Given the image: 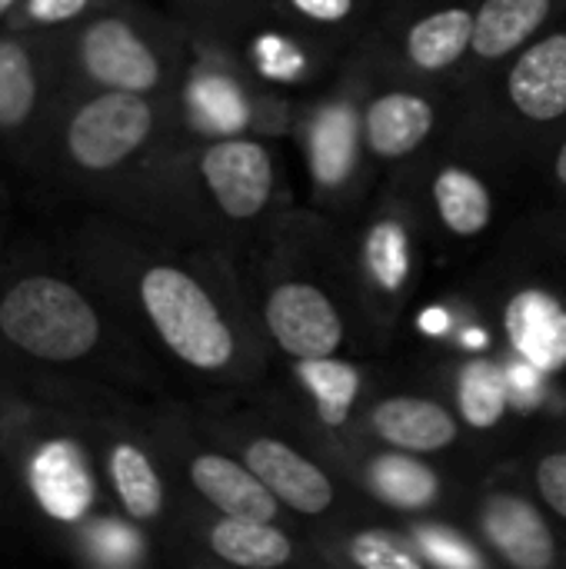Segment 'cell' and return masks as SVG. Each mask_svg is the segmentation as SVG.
Segmentation results:
<instances>
[{
  "label": "cell",
  "instance_id": "cell-1",
  "mask_svg": "<svg viewBox=\"0 0 566 569\" xmlns=\"http://www.w3.org/2000/svg\"><path fill=\"white\" fill-rule=\"evenodd\" d=\"M63 250L140 337L163 377L187 383L200 407L257 393L270 343L234 257L110 210L87 213L67 230Z\"/></svg>",
  "mask_w": 566,
  "mask_h": 569
},
{
  "label": "cell",
  "instance_id": "cell-2",
  "mask_svg": "<svg viewBox=\"0 0 566 569\" xmlns=\"http://www.w3.org/2000/svg\"><path fill=\"white\" fill-rule=\"evenodd\" d=\"M0 370L43 380L103 383L133 397L167 377L113 303L70 253L30 240H0Z\"/></svg>",
  "mask_w": 566,
  "mask_h": 569
},
{
  "label": "cell",
  "instance_id": "cell-3",
  "mask_svg": "<svg viewBox=\"0 0 566 569\" xmlns=\"http://www.w3.org/2000/svg\"><path fill=\"white\" fill-rule=\"evenodd\" d=\"M3 520L53 553L100 513L117 510L67 403L37 377L0 370Z\"/></svg>",
  "mask_w": 566,
  "mask_h": 569
},
{
  "label": "cell",
  "instance_id": "cell-4",
  "mask_svg": "<svg viewBox=\"0 0 566 569\" xmlns=\"http://www.w3.org/2000/svg\"><path fill=\"white\" fill-rule=\"evenodd\" d=\"M177 133V97L127 90H63L30 177L107 207Z\"/></svg>",
  "mask_w": 566,
  "mask_h": 569
},
{
  "label": "cell",
  "instance_id": "cell-5",
  "mask_svg": "<svg viewBox=\"0 0 566 569\" xmlns=\"http://www.w3.org/2000/svg\"><path fill=\"white\" fill-rule=\"evenodd\" d=\"M43 380V377H37ZM73 413L90 447L93 467L110 503L140 530H147L163 553L177 537L187 500L153 440L147 403L127 390L103 383L43 380Z\"/></svg>",
  "mask_w": 566,
  "mask_h": 569
},
{
  "label": "cell",
  "instance_id": "cell-6",
  "mask_svg": "<svg viewBox=\"0 0 566 569\" xmlns=\"http://www.w3.org/2000/svg\"><path fill=\"white\" fill-rule=\"evenodd\" d=\"M267 343L284 360H330L367 347L377 337L354 297L340 243L320 270L304 260H264L247 283Z\"/></svg>",
  "mask_w": 566,
  "mask_h": 569
},
{
  "label": "cell",
  "instance_id": "cell-7",
  "mask_svg": "<svg viewBox=\"0 0 566 569\" xmlns=\"http://www.w3.org/2000/svg\"><path fill=\"white\" fill-rule=\"evenodd\" d=\"M60 47L70 87L177 97L193 53V33L180 17L113 0L63 30Z\"/></svg>",
  "mask_w": 566,
  "mask_h": 569
},
{
  "label": "cell",
  "instance_id": "cell-8",
  "mask_svg": "<svg viewBox=\"0 0 566 569\" xmlns=\"http://www.w3.org/2000/svg\"><path fill=\"white\" fill-rule=\"evenodd\" d=\"M193 413L217 443L234 450L260 477V483L280 500V507L290 517L320 527L367 517L364 493L344 490L340 470L330 467L280 417H267L264 407L240 410L237 403H220V407L197 403Z\"/></svg>",
  "mask_w": 566,
  "mask_h": 569
},
{
  "label": "cell",
  "instance_id": "cell-9",
  "mask_svg": "<svg viewBox=\"0 0 566 569\" xmlns=\"http://www.w3.org/2000/svg\"><path fill=\"white\" fill-rule=\"evenodd\" d=\"M424 237L430 230L414 190H384L340 243L354 297L374 333H387L407 313L420 280Z\"/></svg>",
  "mask_w": 566,
  "mask_h": 569
},
{
  "label": "cell",
  "instance_id": "cell-10",
  "mask_svg": "<svg viewBox=\"0 0 566 569\" xmlns=\"http://www.w3.org/2000/svg\"><path fill=\"white\" fill-rule=\"evenodd\" d=\"M490 307L507 357L537 370L550 387L566 380V243L504 253L494 270Z\"/></svg>",
  "mask_w": 566,
  "mask_h": 569
},
{
  "label": "cell",
  "instance_id": "cell-11",
  "mask_svg": "<svg viewBox=\"0 0 566 569\" xmlns=\"http://www.w3.org/2000/svg\"><path fill=\"white\" fill-rule=\"evenodd\" d=\"M490 77L494 87L474 90L464 113L484 143L534 147V137L566 127V10Z\"/></svg>",
  "mask_w": 566,
  "mask_h": 569
},
{
  "label": "cell",
  "instance_id": "cell-12",
  "mask_svg": "<svg viewBox=\"0 0 566 569\" xmlns=\"http://www.w3.org/2000/svg\"><path fill=\"white\" fill-rule=\"evenodd\" d=\"M147 420L187 503L227 517L287 520L280 500L260 483V477L234 450L217 443L200 427L193 407L153 400L147 403Z\"/></svg>",
  "mask_w": 566,
  "mask_h": 569
},
{
  "label": "cell",
  "instance_id": "cell-13",
  "mask_svg": "<svg viewBox=\"0 0 566 569\" xmlns=\"http://www.w3.org/2000/svg\"><path fill=\"white\" fill-rule=\"evenodd\" d=\"M477 0H387L370 40L354 53L367 63L417 77H460L474 43Z\"/></svg>",
  "mask_w": 566,
  "mask_h": 569
},
{
  "label": "cell",
  "instance_id": "cell-14",
  "mask_svg": "<svg viewBox=\"0 0 566 569\" xmlns=\"http://www.w3.org/2000/svg\"><path fill=\"white\" fill-rule=\"evenodd\" d=\"M67 90L60 33L0 27V160L30 170Z\"/></svg>",
  "mask_w": 566,
  "mask_h": 569
},
{
  "label": "cell",
  "instance_id": "cell-15",
  "mask_svg": "<svg viewBox=\"0 0 566 569\" xmlns=\"http://www.w3.org/2000/svg\"><path fill=\"white\" fill-rule=\"evenodd\" d=\"M464 530L487 550L494 563L514 569H557L566 563V540L547 513L530 480L494 470L470 487L464 503Z\"/></svg>",
  "mask_w": 566,
  "mask_h": 569
},
{
  "label": "cell",
  "instance_id": "cell-16",
  "mask_svg": "<svg viewBox=\"0 0 566 569\" xmlns=\"http://www.w3.org/2000/svg\"><path fill=\"white\" fill-rule=\"evenodd\" d=\"M350 80L320 87L297 103L294 137L304 143L310 197L317 207H347L364 170V133H360V63L350 57Z\"/></svg>",
  "mask_w": 566,
  "mask_h": 569
},
{
  "label": "cell",
  "instance_id": "cell-17",
  "mask_svg": "<svg viewBox=\"0 0 566 569\" xmlns=\"http://www.w3.org/2000/svg\"><path fill=\"white\" fill-rule=\"evenodd\" d=\"M167 557L183 563H220L237 569H284L324 560L320 553L307 550V543L287 527V520L227 517L197 503H187Z\"/></svg>",
  "mask_w": 566,
  "mask_h": 569
},
{
  "label": "cell",
  "instance_id": "cell-18",
  "mask_svg": "<svg viewBox=\"0 0 566 569\" xmlns=\"http://www.w3.org/2000/svg\"><path fill=\"white\" fill-rule=\"evenodd\" d=\"M354 60L360 63V133L367 160L390 170L410 163L440 130V97L434 93L430 80L400 77L390 70H384L390 80L377 83L370 70L374 63L367 67L360 57Z\"/></svg>",
  "mask_w": 566,
  "mask_h": 569
},
{
  "label": "cell",
  "instance_id": "cell-19",
  "mask_svg": "<svg viewBox=\"0 0 566 569\" xmlns=\"http://www.w3.org/2000/svg\"><path fill=\"white\" fill-rule=\"evenodd\" d=\"M360 443L407 450L417 457H447L467 447V427L454 403L420 390H367L357 417Z\"/></svg>",
  "mask_w": 566,
  "mask_h": 569
},
{
  "label": "cell",
  "instance_id": "cell-20",
  "mask_svg": "<svg viewBox=\"0 0 566 569\" xmlns=\"http://www.w3.org/2000/svg\"><path fill=\"white\" fill-rule=\"evenodd\" d=\"M350 487L364 493L367 503L414 520H440L454 500L444 473L430 463V457H417L407 450L364 443L350 460Z\"/></svg>",
  "mask_w": 566,
  "mask_h": 569
},
{
  "label": "cell",
  "instance_id": "cell-21",
  "mask_svg": "<svg viewBox=\"0 0 566 569\" xmlns=\"http://www.w3.org/2000/svg\"><path fill=\"white\" fill-rule=\"evenodd\" d=\"M427 230H437L450 243H477L490 233L497 217V197L487 173L464 157H447L430 167L420 193H414Z\"/></svg>",
  "mask_w": 566,
  "mask_h": 569
},
{
  "label": "cell",
  "instance_id": "cell-22",
  "mask_svg": "<svg viewBox=\"0 0 566 569\" xmlns=\"http://www.w3.org/2000/svg\"><path fill=\"white\" fill-rule=\"evenodd\" d=\"M566 0H477L474 43L467 67L457 77L460 87H474L494 70H500L517 50L540 37L560 13Z\"/></svg>",
  "mask_w": 566,
  "mask_h": 569
},
{
  "label": "cell",
  "instance_id": "cell-23",
  "mask_svg": "<svg viewBox=\"0 0 566 569\" xmlns=\"http://www.w3.org/2000/svg\"><path fill=\"white\" fill-rule=\"evenodd\" d=\"M387 0H264V13L294 27L330 60L347 63L377 30Z\"/></svg>",
  "mask_w": 566,
  "mask_h": 569
},
{
  "label": "cell",
  "instance_id": "cell-24",
  "mask_svg": "<svg viewBox=\"0 0 566 569\" xmlns=\"http://www.w3.org/2000/svg\"><path fill=\"white\" fill-rule=\"evenodd\" d=\"M447 367V400L470 437H497L514 417L510 363L490 353H457Z\"/></svg>",
  "mask_w": 566,
  "mask_h": 569
},
{
  "label": "cell",
  "instance_id": "cell-25",
  "mask_svg": "<svg viewBox=\"0 0 566 569\" xmlns=\"http://www.w3.org/2000/svg\"><path fill=\"white\" fill-rule=\"evenodd\" d=\"M317 550L324 563L357 569H427L430 560L420 550L410 527H387V523H364L344 520L324 527L317 537Z\"/></svg>",
  "mask_w": 566,
  "mask_h": 569
},
{
  "label": "cell",
  "instance_id": "cell-26",
  "mask_svg": "<svg viewBox=\"0 0 566 569\" xmlns=\"http://www.w3.org/2000/svg\"><path fill=\"white\" fill-rule=\"evenodd\" d=\"M157 540L130 523L120 510H107L93 517L67 547V560L97 569H133L153 563L157 557Z\"/></svg>",
  "mask_w": 566,
  "mask_h": 569
},
{
  "label": "cell",
  "instance_id": "cell-27",
  "mask_svg": "<svg viewBox=\"0 0 566 569\" xmlns=\"http://www.w3.org/2000/svg\"><path fill=\"white\" fill-rule=\"evenodd\" d=\"M527 480L547 513L566 530V423L544 433L540 443H534V453L527 460Z\"/></svg>",
  "mask_w": 566,
  "mask_h": 569
},
{
  "label": "cell",
  "instance_id": "cell-28",
  "mask_svg": "<svg viewBox=\"0 0 566 569\" xmlns=\"http://www.w3.org/2000/svg\"><path fill=\"white\" fill-rule=\"evenodd\" d=\"M417 537L420 550L427 553L430 567H490L494 560L487 550L470 537H457V527H447L444 520H414L407 523Z\"/></svg>",
  "mask_w": 566,
  "mask_h": 569
},
{
  "label": "cell",
  "instance_id": "cell-29",
  "mask_svg": "<svg viewBox=\"0 0 566 569\" xmlns=\"http://www.w3.org/2000/svg\"><path fill=\"white\" fill-rule=\"evenodd\" d=\"M107 3L113 0H20L17 10L0 27L30 30V33H63Z\"/></svg>",
  "mask_w": 566,
  "mask_h": 569
},
{
  "label": "cell",
  "instance_id": "cell-30",
  "mask_svg": "<svg viewBox=\"0 0 566 569\" xmlns=\"http://www.w3.org/2000/svg\"><path fill=\"white\" fill-rule=\"evenodd\" d=\"M550 183H554V193L560 200H566V127L560 140H557V147H554V153H550Z\"/></svg>",
  "mask_w": 566,
  "mask_h": 569
},
{
  "label": "cell",
  "instance_id": "cell-31",
  "mask_svg": "<svg viewBox=\"0 0 566 569\" xmlns=\"http://www.w3.org/2000/svg\"><path fill=\"white\" fill-rule=\"evenodd\" d=\"M17 3H20V0H0V23L17 10Z\"/></svg>",
  "mask_w": 566,
  "mask_h": 569
},
{
  "label": "cell",
  "instance_id": "cell-32",
  "mask_svg": "<svg viewBox=\"0 0 566 569\" xmlns=\"http://www.w3.org/2000/svg\"><path fill=\"white\" fill-rule=\"evenodd\" d=\"M0 523H7V520H3V503H0Z\"/></svg>",
  "mask_w": 566,
  "mask_h": 569
}]
</instances>
